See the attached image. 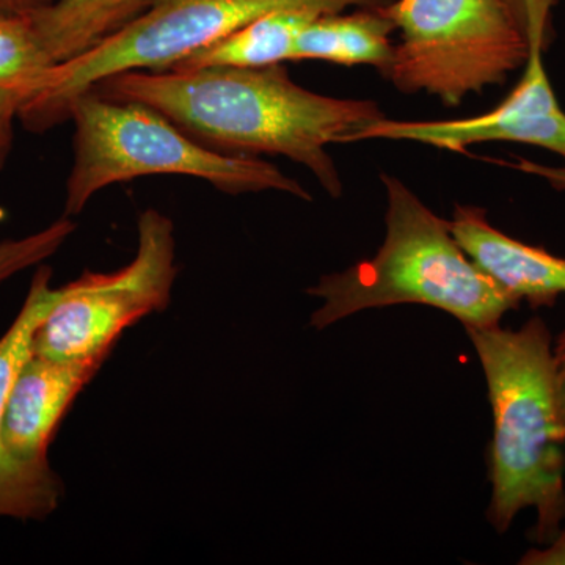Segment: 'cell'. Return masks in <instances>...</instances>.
Returning <instances> with one entry per match:
<instances>
[{
    "mask_svg": "<svg viewBox=\"0 0 565 565\" xmlns=\"http://www.w3.org/2000/svg\"><path fill=\"white\" fill-rule=\"evenodd\" d=\"M52 0H0V13L31 14Z\"/></svg>",
    "mask_w": 565,
    "mask_h": 565,
    "instance_id": "obj_20",
    "label": "cell"
},
{
    "mask_svg": "<svg viewBox=\"0 0 565 565\" xmlns=\"http://www.w3.org/2000/svg\"><path fill=\"white\" fill-rule=\"evenodd\" d=\"M501 166L511 167V169L519 170L526 174H534V177L544 178L548 181L556 191H565V166L550 167L542 166V163L526 161V159H519L515 162H500Z\"/></svg>",
    "mask_w": 565,
    "mask_h": 565,
    "instance_id": "obj_18",
    "label": "cell"
},
{
    "mask_svg": "<svg viewBox=\"0 0 565 565\" xmlns=\"http://www.w3.org/2000/svg\"><path fill=\"white\" fill-rule=\"evenodd\" d=\"M384 10L401 33L384 71L399 92L456 107L526 63L530 44L508 0H396Z\"/></svg>",
    "mask_w": 565,
    "mask_h": 565,
    "instance_id": "obj_6",
    "label": "cell"
},
{
    "mask_svg": "<svg viewBox=\"0 0 565 565\" xmlns=\"http://www.w3.org/2000/svg\"><path fill=\"white\" fill-rule=\"evenodd\" d=\"M154 0H52L31 13L44 47L62 63L90 51L150 9Z\"/></svg>",
    "mask_w": 565,
    "mask_h": 565,
    "instance_id": "obj_14",
    "label": "cell"
},
{
    "mask_svg": "<svg viewBox=\"0 0 565 565\" xmlns=\"http://www.w3.org/2000/svg\"><path fill=\"white\" fill-rule=\"evenodd\" d=\"M394 32L396 28L384 7L348 14L344 11L321 14L297 39L294 62L371 65L384 73L393 57Z\"/></svg>",
    "mask_w": 565,
    "mask_h": 565,
    "instance_id": "obj_12",
    "label": "cell"
},
{
    "mask_svg": "<svg viewBox=\"0 0 565 565\" xmlns=\"http://www.w3.org/2000/svg\"><path fill=\"white\" fill-rule=\"evenodd\" d=\"M508 3L526 35L527 21H530V11L533 9L534 0H508Z\"/></svg>",
    "mask_w": 565,
    "mask_h": 565,
    "instance_id": "obj_21",
    "label": "cell"
},
{
    "mask_svg": "<svg viewBox=\"0 0 565 565\" xmlns=\"http://www.w3.org/2000/svg\"><path fill=\"white\" fill-rule=\"evenodd\" d=\"M11 145H13V131L0 128V170H2L7 161H9Z\"/></svg>",
    "mask_w": 565,
    "mask_h": 565,
    "instance_id": "obj_22",
    "label": "cell"
},
{
    "mask_svg": "<svg viewBox=\"0 0 565 565\" xmlns=\"http://www.w3.org/2000/svg\"><path fill=\"white\" fill-rule=\"evenodd\" d=\"M553 367H555L557 401L565 434V330L553 345Z\"/></svg>",
    "mask_w": 565,
    "mask_h": 565,
    "instance_id": "obj_19",
    "label": "cell"
},
{
    "mask_svg": "<svg viewBox=\"0 0 565 565\" xmlns=\"http://www.w3.org/2000/svg\"><path fill=\"white\" fill-rule=\"evenodd\" d=\"M321 11L285 9L270 11L215 41L203 50L182 58L172 70L200 68H266L294 62L297 39ZM170 71V70H169Z\"/></svg>",
    "mask_w": 565,
    "mask_h": 565,
    "instance_id": "obj_13",
    "label": "cell"
},
{
    "mask_svg": "<svg viewBox=\"0 0 565 565\" xmlns=\"http://www.w3.org/2000/svg\"><path fill=\"white\" fill-rule=\"evenodd\" d=\"M106 359L55 360L31 353L11 385L2 440L13 459L50 463V445L77 394Z\"/></svg>",
    "mask_w": 565,
    "mask_h": 565,
    "instance_id": "obj_10",
    "label": "cell"
},
{
    "mask_svg": "<svg viewBox=\"0 0 565 565\" xmlns=\"http://www.w3.org/2000/svg\"><path fill=\"white\" fill-rule=\"evenodd\" d=\"M527 44L525 74L511 95L493 110L449 121H399L384 117L359 129L349 143L407 140L465 152L486 141H515L546 148L565 159V111L557 103L544 66L546 33H531Z\"/></svg>",
    "mask_w": 565,
    "mask_h": 565,
    "instance_id": "obj_8",
    "label": "cell"
},
{
    "mask_svg": "<svg viewBox=\"0 0 565 565\" xmlns=\"http://www.w3.org/2000/svg\"><path fill=\"white\" fill-rule=\"evenodd\" d=\"M55 65L31 14L0 13V128L13 131L21 110L46 87Z\"/></svg>",
    "mask_w": 565,
    "mask_h": 565,
    "instance_id": "obj_15",
    "label": "cell"
},
{
    "mask_svg": "<svg viewBox=\"0 0 565 565\" xmlns=\"http://www.w3.org/2000/svg\"><path fill=\"white\" fill-rule=\"evenodd\" d=\"M371 0H154L128 25L90 51L57 63L46 87L21 110L28 131L70 121L73 103L98 82L128 71H169L270 11L311 9L337 13Z\"/></svg>",
    "mask_w": 565,
    "mask_h": 565,
    "instance_id": "obj_5",
    "label": "cell"
},
{
    "mask_svg": "<svg viewBox=\"0 0 565 565\" xmlns=\"http://www.w3.org/2000/svg\"><path fill=\"white\" fill-rule=\"evenodd\" d=\"M520 564L527 565H564L565 564V527L545 545V548H531L522 557Z\"/></svg>",
    "mask_w": 565,
    "mask_h": 565,
    "instance_id": "obj_17",
    "label": "cell"
},
{
    "mask_svg": "<svg viewBox=\"0 0 565 565\" xmlns=\"http://www.w3.org/2000/svg\"><path fill=\"white\" fill-rule=\"evenodd\" d=\"M452 236L467 255L516 302L553 307L565 294V258L508 236L478 206H457Z\"/></svg>",
    "mask_w": 565,
    "mask_h": 565,
    "instance_id": "obj_11",
    "label": "cell"
},
{
    "mask_svg": "<svg viewBox=\"0 0 565 565\" xmlns=\"http://www.w3.org/2000/svg\"><path fill=\"white\" fill-rule=\"evenodd\" d=\"M74 232L76 223L63 215L40 232L28 234L20 239L0 241V285L22 270L39 267L54 256Z\"/></svg>",
    "mask_w": 565,
    "mask_h": 565,
    "instance_id": "obj_16",
    "label": "cell"
},
{
    "mask_svg": "<svg viewBox=\"0 0 565 565\" xmlns=\"http://www.w3.org/2000/svg\"><path fill=\"white\" fill-rule=\"evenodd\" d=\"M132 262L114 273H84L58 288L33 337L32 352L55 360L107 359L126 329L170 303L178 277L173 222L158 210L137 222Z\"/></svg>",
    "mask_w": 565,
    "mask_h": 565,
    "instance_id": "obj_7",
    "label": "cell"
},
{
    "mask_svg": "<svg viewBox=\"0 0 565 565\" xmlns=\"http://www.w3.org/2000/svg\"><path fill=\"white\" fill-rule=\"evenodd\" d=\"M484 371L493 414L487 520L508 533L534 509V541L548 545L565 522V434L557 401L553 340L542 318L519 330L465 327Z\"/></svg>",
    "mask_w": 565,
    "mask_h": 565,
    "instance_id": "obj_2",
    "label": "cell"
},
{
    "mask_svg": "<svg viewBox=\"0 0 565 565\" xmlns=\"http://www.w3.org/2000/svg\"><path fill=\"white\" fill-rule=\"evenodd\" d=\"M52 269L40 264L20 313L0 338V516L47 519L61 504L65 487L61 476L47 465H25L10 455L2 440L3 412L14 377L29 359L33 337L57 302L58 288H52Z\"/></svg>",
    "mask_w": 565,
    "mask_h": 565,
    "instance_id": "obj_9",
    "label": "cell"
},
{
    "mask_svg": "<svg viewBox=\"0 0 565 565\" xmlns=\"http://www.w3.org/2000/svg\"><path fill=\"white\" fill-rule=\"evenodd\" d=\"M73 163L66 180V217L85 210L110 185L156 174L210 182L230 195L275 191L311 202L300 182L258 156L214 150L193 139L161 111L87 92L73 103Z\"/></svg>",
    "mask_w": 565,
    "mask_h": 565,
    "instance_id": "obj_4",
    "label": "cell"
},
{
    "mask_svg": "<svg viewBox=\"0 0 565 565\" xmlns=\"http://www.w3.org/2000/svg\"><path fill=\"white\" fill-rule=\"evenodd\" d=\"M382 182L384 243L373 258L323 275L307 289L322 300L311 327L323 330L360 311L408 303L437 308L463 327H492L520 307L460 247L449 221L438 217L397 178L382 174Z\"/></svg>",
    "mask_w": 565,
    "mask_h": 565,
    "instance_id": "obj_3",
    "label": "cell"
},
{
    "mask_svg": "<svg viewBox=\"0 0 565 565\" xmlns=\"http://www.w3.org/2000/svg\"><path fill=\"white\" fill-rule=\"evenodd\" d=\"M92 90L152 107L214 150L291 159L310 170L333 199L343 193V181L330 145L349 143L359 129L385 117L377 103L300 87L282 65L128 71Z\"/></svg>",
    "mask_w": 565,
    "mask_h": 565,
    "instance_id": "obj_1",
    "label": "cell"
}]
</instances>
